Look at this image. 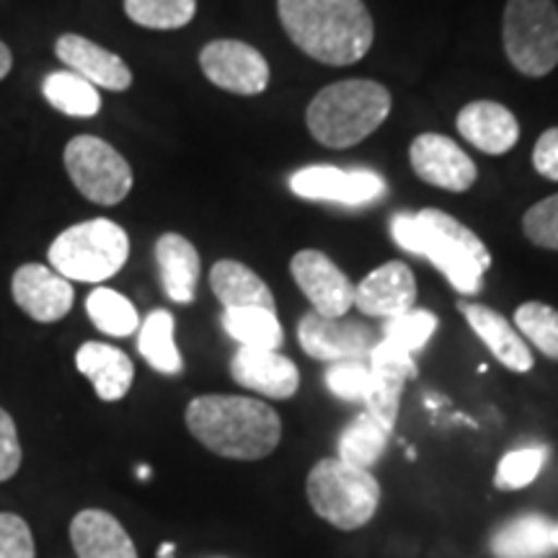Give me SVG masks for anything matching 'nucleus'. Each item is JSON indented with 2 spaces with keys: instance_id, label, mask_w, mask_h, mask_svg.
I'll return each mask as SVG.
<instances>
[{
  "instance_id": "obj_12",
  "label": "nucleus",
  "mask_w": 558,
  "mask_h": 558,
  "mask_svg": "<svg viewBox=\"0 0 558 558\" xmlns=\"http://www.w3.org/2000/svg\"><path fill=\"white\" fill-rule=\"evenodd\" d=\"M369 365V390L365 403V411L373 418L386 427L388 432H393L396 416H399V407H401V396L403 388L411 378H416V365H414V354L403 352L390 341L380 339L375 341L373 352L367 357Z\"/></svg>"
},
{
  "instance_id": "obj_28",
  "label": "nucleus",
  "mask_w": 558,
  "mask_h": 558,
  "mask_svg": "<svg viewBox=\"0 0 558 558\" xmlns=\"http://www.w3.org/2000/svg\"><path fill=\"white\" fill-rule=\"evenodd\" d=\"M390 432L383 427L378 418H373L367 411H362L357 418L347 424L344 432L339 435L337 458L354 469L369 471L383 458L388 448Z\"/></svg>"
},
{
  "instance_id": "obj_42",
  "label": "nucleus",
  "mask_w": 558,
  "mask_h": 558,
  "mask_svg": "<svg viewBox=\"0 0 558 558\" xmlns=\"http://www.w3.org/2000/svg\"><path fill=\"white\" fill-rule=\"evenodd\" d=\"M137 476H140V478H148V476H150V469H148V465H140V469H137Z\"/></svg>"
},
{
  "instance_id": "obj_4",
  "label": "nucleus",
  "mask_w": 558,
  "mask_h": 558,
  "mask_svg": "<svg viewBox=\"0 0 558 558\" xmlns=\"http://www.w3.org/2000/svg\"><path fill=\"white\" fill-rule=\"evenodd\" d=\"M390 104V90L378 81H339L318 90L305 111V122L320 145L344 150L362 143L388 120Z\"/></svg>"
},
{
  "instance_id": "obj_22",
  "label": "nucleus",
  "mask_w": 558,
  "mask_h": 558,
  "mask_svg": "<svg viewBox=\"0 0 558 558\" xmlns=\"http://www.w3.org/2000/svg\"><path fill=\"white\" fill-rule=\"evenodd\" d=\"M75 367L81 375L94 383L96 396L101 401L114 403L130 393L135 380V365L120 347L104 344V341H86L75 352Z\"/></svg>"
},
{
  "instance_id": "obj_2",
  "label": "nucleus",
  "mask_w": 558,
  "mask_h": 558,
  "mask_svg": "<svg viewBox=\"0 0 558 558\" xmlns=\"http://www.w3.org/2000/svg\"><path fill=\"white\" fill-rule=\"evenodd\" d=\"M390 235L407 254L429 259L432 267L442 271L460 295H478L484 288L492 254L484 241L452 215L435 207L396 213L390 218Z\"/></svg>"
},
{
  "instance_id": "obj_24",
  "label": "nucleus",
  "mask_w": 558,
  "mask_h": 558,
  "mask_svg": "<svg viewBox=\"0 0 558 558\" xmlns=\"http://www.w3.org/2000/svg\"><path fill=\"white\" fill-rule=\"evenodd\" d=\"M209 288L222 308H269L275 311V295L267 282L235 259H220L209 271Z\"/></svg>"
},
{
  "instance_id": "obj_32",
  "label": "nucleus",
  "mask_w": 558,
  "mask_h": 558,
  "mask_svg": "<svg viewBox=\"0 0 558 558\" xmlns=\"http://www.w3.org/2000/svg\"><path fill=\"white\" fill-rule=\"evenodd\" d=\"M514 329L550 360H558V311L541 300H530L514 311Z\"/></svg>"
},
{
  "instance_id": "obj_34",
  "label": "nucleus",
  "mask_w": 558,
  "mask_h": 558,
  "mask_svg": "<svg viewBox=\"0 0 558 558\" xmlns=\"http://www.w3.org/2000/svg\"><path fill=\"white\" fill-rule=\"evenodd\" d=\"M437 324H439V320L432 311L411 308L407 313H401V316L388 318L386 324H383V337L380 339L390 341V344L403 349V352L416 354L429 344L432 337H435Z\"/></svg>"
},
{
  "instance_id": "obj_36",
  "label": "nucleus",
  "mask_w": 558,
  "mask_h": 558,
  "mask_svg": "<svg viewBox=\"0 0 558 558\" xmlns=\"http://www.w3.org/2000/svg\"><path fill=\"white\" fill-rule=\"evenodd\" d=\"M522 230L535 246L558 251V194H550L530 207L522 218Z\"/></svg>"
},
{
  "instance_id": "obj_11",
  "label": "nucleus",
  "mask_w": 558,
  "mask_h": 558,
  "mask_svg": "<svg viewBox=\"0 0 558 558\" xmlns=\"http://www.w3.org/2000/svg\"><path fill=\"white\" fill-rule=\"evenodd\" d=\"M298 341L308 357L318 362H352L369 357L375 347V333L369 326L349 318H329L308 311L298 324Z\"/></svg>"
},
{
  "instance_id": "obj_40",
  "label": "nucleus",
  "mask_w": 558,
  "mask_h": 558,
  "mask_svg": "<svg viewBox=\"0 0 558 558\" xmlns=\"http://www.w3.org/2000/svg\"><path fill=\"white\" fill-rule=\"evenodd\" d=\"M13 68V54L5 41H0V81H5V75L11 73Z\"/></svg>"
},
{
  "instance_id": "obj_35",
  "label": "nucleus",
  "mask_w": 558,
  "mask_h": 558,
  "mask_svg": "<svg viewBox=\"0 0 558 558\" xmlns=\"http://www.w3.org/2000/svg\"><path fill=\"white\" fill-rule=\"evenodd\" d=\"M324 380H326V388H329L337 399L349 401V403L365 401L369 390L367 360L365 362L352 360V362H337V365H329Z\"/></svg>"
},
{
  "instance_id": "obj_30",
  "label": "nucleus",
  "mask_w": 558,
  "mask_h": 558,
  "mask_svg": "<svg viewBox=\"0 0 558 558\" xmlns=\"http://www.w3.org/2000/svg\"><path fill=\"white\" fill-rule=\"evenodd\" d=\"M86 313L90 324L101 333L114 339H124L140 329L137 308L122 292L111 288H96L86 298Z\"/></svg>"
},
{
  "instance_id": "obj_9",
  "label": "nucleus",
  "mask_w": 558,
  "mask_h": 558,
  "mask_svg": "<svg viewBox=\"0 0 558 558\" xmlns=\"http://www.w3.org/2000/svg\"><path fill=\"white\" fill-rule=\"evenodd\" d=\"M290 190L300 199L329 202L344 207H367L388 194L386 179L369 169L305 166L290 177Z\"/></svg>"
},
{
  "instance_id": "obj_7",
  "label": "nucleus",
  "mask_w": 558,
  "mask_h": 558,
  "mask_svg": "<svg viewBox=\"0 0 558 558\" xmlns=\"http://www.w3.org/2000/svg\"><path fill=\"white\" fill-rule=\"evenodd\" d=\"M501 39L518 73L543 78L558 65V5L554 0H507Z\"/></svg>"
},
{
  "instance_id": "obj_18",
  "label": "nucleus",
  "mask_w": 558,
  "mask_h": 558,
  "mask_svg": "<svg viewBox=\"0 0 558 558\" xmlns=\"http://www.w3.org/2000/svg\"><path fill=\"white\" fill-rule=\"evenodd\" d=\"M416 279L409 264L388 262L354 288V305L369 318H396L414 308Z\"/></svg>"
},
{
  "instance_id": "obj_14",
  "label": "nucleus",
  "mask_w": 558,
  "mask_h": 558,
  "mask_svg": "<svg viewBox=\"0 0 558 558\" xmlns=\"http://www.w3.org/2000/svg\"><path fill=\"white\" fill-rule=\"evenodd\" d=\"M290 275L313 311L320 316L341 318L354 305V284L324 251H298L290 262Z\"/></svg>"
},
{
  "instance_id": "obj_21",
  "label": "nucleus",
  "mask_w": 558,
  "mask_h": 558,
  "mask_svg": "<svg viewBox=\"0 0 558 558\" xmlns=\"http://www.w3.org/2000/svg\"><path fill=\"white\" fill-rule=\"evenodd\" d=\"M70 543L78 558H137L122 522L104 509H83L70 522Z\"/></svg>"
},
{
  "instance_id": "obj_10",
  "label": "nucleus",
  "mask_w": 558,
  "mask_h": 558,
  "mask_svg": "<svg viewBox=\"0 0 558 558\" xmlns=\"http://www.w3.org/2000/svg\"><path fill=\"white\" fill-rule=\"evenodd\" d=\"M199 68L213 86L235 96L264 94L271 75L267 58L239 39H215L202 47Z\"/></svg>"
},
{
  "instance_id": "obj_39",
  "label": "nucleus",
  "mask_w": 558,
  "mask_h": 558,
  "mask_svg": "<svg viewBox=\"0 0 558 558\" xmlns=\"http://www.w3.org/2000/svg\"><path fill=\"white\" fill-rule=\"evenodd\" d=\"M533 166L543 179L558 181V128H550L538 137L533 150Z\"/></svg>"
},
{
  "instance_id": "obj_19",
  "label": "nucleus",
  "mask_w": 558,
  "mask_h": 558,
  "mask_svg": "<svg viewBox=\"0 0 558 558\" xmlns=\"http://www.w3.org/2000/svg\"><path fill=\"white\" fill-rule=\"evenodd\" d=\"M458 132L486 156H505L518 145V117L499 101H471L458 111Z\"/></svg>"
},
{
  "instance_id": "obj_37",
  "label": "nucleus",
  "mask_w": 558,
  "mask_h": 558,
  "mask_svg": "<svg viewBox=\"0 0 558 558\" xmlns=\"http://www.w3.org/2000/svg\"><path fill=\"white\" fill-rule=\"evenodd\" d=\"M0 558H34L32 530L13 512H0Z\"/></svg>"
},
{
  "instance_id": "obj_5",
  "label": "nucleus",
  "mask_w": 558,
  "mask_h": 558,
  "mask_svg": "<svg viewBox=\"0 0 558 558\" xmlns=\"http://www.w3.org/2000/svg\"><path fill=\"white\" fill-rule=\"evenodd\" d=\"M47 259L68 282H107L130 259V235L114 220H83L62 230L50 243Z\"/></svg>"
},
{
  "instance_id": "obj_15",
  "label": "nucleus",
  "mask_w": 558,
  "mask_h": 558,
  "mask_svg": "<svg viewBox=\"0 0 558 558\" xmlns=\"http://www.w3.org/2000/svg\"><path fill=\"white\" fill-rule=\"evenodd\" d=\"M13 303L37 324H58L73 311L75 290L47 264H21L11 279Z\"/></svg>"
},
{
  "instance_id": "obj_27",
  "label": "nucleus",
  "mask_w": 558,
  "mask_h": 558,
  "mask_svg": "<svg viewBox=\"0 0 558 558\" xmlns=\"http://www.w3.org/2000/svg\"><path fill=\"white\" fill-rule=\"evenodd\" d=\"M41 96L52 109H58L65 117H73V120H90L101 111L99 88L81 78V75L70 73V70H52L41 81Z\"/></svg>"
},
{
  "instance_id": "obj_38",
  "label": "nucleus",
  "mask_w": 558,
  "mask_h": 558,
  "mask_svg": "<svg viewBox=\"0 0 558 558\" xmlns=\"http://www.w3.org/2000/svg\"><path fill=\"white\" fill-rule=\"evenodd\" d=\"M21 460H24V452H21L16 422L9 411L0 409V481L16 476Z\"/></svg>"
},
{
  "instance_id": "obj_23",
  "label": "nucleus",
  "mask_w": 558,
  "mask_h": 558,
  "mask_svg": "<svg viewBox=\"0 0 558 558\" xmlns=\"http://www.w3.org/2000/svg\"><path fill=\"white\" fill-rule=\"evenodd\" d=\"M156 264L160 284L171 303H194L202 275L199 251L194 248V243L179 233H163L156 241Z\"/></svg>"
},
{
  "instance_id": "obj_8",
  "label": "nucleus",
  "mask_w": 558,
  "mask_h": 558,
  "mask_svg": "<svg viewBox=\"0 0 558 558\" xmlns=\"http://www.w3.org/2000/svg\"><path fill=\"white\" fill-rule=\"evenodd\" d=\"M73 186L94 205L114 207L132 192V169L114 145L96 135H75L62 153Z\"/></svg>"
},
{
  "instance_id": "obj_13",
  "label": "nucleus",
  "mask_w": 558,
  "mask_h": 558,
  "mask_svg": "<svg viewBox=\"0 0 558 558\" xmlns=\"http://www.w3.org/2000/svg\"><path fill=\"white\" fill-rule=\"evenodd\" d=\"M411 169L422 181L445 192H469L478 179L476 163L456 140L439 132H424L409 148Z\"/></svg>"
},
{
  "instance_id": "obj_16",
  "label": "nucleus",
  "mask_w": 558,
  "mask_h": 558,
  "mask_svg": "<svg viewBox=\"0 0 558 558\" xmlns=\"http://www.w3.org/2000/svg\"><path fill=\"white\" fill-rule=\"evenodd\" d=\"M230 375L239 386L275 401L292 399L300 388L298 365L277 349L239 347L230 360Z\"/></svg>"
},
{
  "instance_id": "obj_41",
  "label": "nucleus",
  "mask_w": 558,
  "mask_h": 558,
  "mask_svg": "<svg viewBox=\"0 0 558 558\" xmlns=\"http://www.w3.org/2000/svg\"><path fill=\"white\" fill-rule=\"evenodd\" d=\"M173 550H177L173 543H163V546L158 548V558H173Z\"/></svg>"
},
{
  "instance_id": "obj_25",
  "label": "nucleus",
  "mask_w": 558,
  "mask_h": 558,
  "mask_svg": "<svg viewBox=\"0 0 558 558\" xmlns=\"http://www.w3.org/2000/svg\"><path fill=\"white\" fill-rule=\"evenodd\" d=\"M556 548V522L543 514H522L501 525L492 538L497 558H546Z\"/></svg>"
},
{
  "instance_id": "obj_26",
  "label": "nucleus",
  "mask_w": 558,
  "mask_h": 558,
  "mask_svg": "<svg viewBox=\"0 0 558 558\" xmlns=\"http://www.w3.org/2000/svg\"><path fill=\"white\" fill-rule=\"evenodd\" d=\"M177 318L171 311H153L148 318L140 320L137 349L143 360L160 375H179L184 369V360L177 347Z\"/></svg>"
},
{
  "instance_id": "obj_3",
  "label": "nucleus",
  "mask_w": 558,
  "mask_h": 558,
  "mask_svg": "<svg viewBox=\"0 0 558 558\" xmlns=\"http://www.w3.org/2000/svg\"><path fill=\"white\" fill-rule=\"evenodd\" d=\"M186 429L209 452L230 460H262L282 439V418L269 403L248 396H197L186 407Z\"/></svg>"
},
{
  "instance_id": "obj_1",
  "label": "nucleus",
  "mask_w": 558,
  "mask_h": 558,
  "mask_svg": "<svg viewBox=\"0 0 558 558\" xmlns=\"http://www.w3.org/2000/svg\"><path fill=\"white\" fill-rule=\"evenodd\" d=\"M277 13L292 45L324 65H354L373 47L365 0H277Z\"/></svg>"
},
{
  "instance_id": "obj_6",
  "label": "nucleus",
  "mask_w": 558,
  "mask_h": 558,
  "mask_svg": "<svg viewBox=\"0 0 558 558\" xmlns=\"http://www.w3.org/2000/svg\"><path fill=\"white\" fill-rule=\"evenodd\" d=\"M308 501L320 520L339 530H357L380 507V484L369 471L339 458H324L308 473Z\"/></svg>"
},
{
  "instance_id": "obj_20",
  "label": "nucleus",
  "mask_w": 558,
  "mask_h": 558,
  "mask_svg": "<svg viewBox=\"0 0 558 558\" xmlns=\"http://www.w3.org/2000/svg\"><path fill=\"white\" fill-rule=\"evenodd\" d=\"M458 308L463 313V318L469 320L473 333L484 341L488 352H492L501 365L512 369V373H530V369H533L535 360L527 341L520 337L514 324H509L499 311L488 308L484 303H458Z\"/></svg>"
},
{
  "instance_id": "obj_29",
  "label": "nucleus",
  "mask_w": 558,
  "mask_h": 558,
  "mask_svg": "<svg viewBox=\"0 0 558 558\" xmlns=\"http://www.w3.org/2000/svg\"><path fill=\"white\" fill-rule=\"evenodd\" d=\"M222 329L230 339L239 341L241 347L256 349H277L282 347L284 331L279 324L277 311L269 308H230L222 311Z\"/></svg>"
},
{
  "instance_id": "obj_33",
  "label": "nucleus",
  "mask_w": 558,
  "mask_h": 558,
  "mask_svg": "<svg viewBox=\"0 0 558 558\" xmlns=\"http://www.w3.org/2000/svg\"><path fill=\"white\" fill-rule=\"evenodd\" d=\"M546 460H548L546 445H527V448L509 450L507 456L499 460L494 486L501 488V492H518V488H525L541 476Z\"/></svg>"
},
{
  "instance_id": "obj_17",
  "label": "nucleus",
  "mask_w": 558,
  "mask_h": 558,
  "mask_svg": "<svg viewBox=\"0 0 558 558\" xmlns=\"http://www.w3.org/2000/svg\"><path fill=\"white\" fill-rule=\"evenodd\" d=\"M54 54L70 73L81 75L96 88L104 90H128L132 86V70L120 54L96 45L81 34H60L54 41Z\"/></svg>"
},
{
  "instance_id": "obj_31",
  "label": "nucleus",
  "mask_w": 558,
  "mask_h": 558,
  "mask_svg": "<svg viewBox=\"0 0 558 558\" xmlns=\"http://www.w3.org/2000/svg\"><path fill=\"white\" fill-rule=\"evenodd\" d=\"M124 13L153 32L184 29L197 16V0H124Z\"/></svg>"
}]
</instances>
